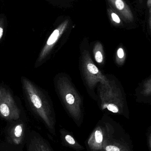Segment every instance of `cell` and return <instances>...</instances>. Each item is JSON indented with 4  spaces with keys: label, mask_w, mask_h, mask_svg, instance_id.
I'll use <instances>...</instances> for the list:
<instances>
[{
    "label": "cell",
    "mask_w": 151,
    "mask_h": 151,
    "mask_svg": "<svg viewBox=\"0 0 151 151\" xmlns=\"http://www.w3.org/2000/svg\"><path fill=\"white\" fill-rule=\"evenodd\" d=\"M81 70L83 81L89 90H93L98 83L110 85L105 76L102 74L92 61L87 49L81 47Z\"/></svg>",
    "instance_id": "1"
},
{
    "label": "cell",
    "mask_w": 151,
    "mask_h": 151,
    "mask_svg": "<svg viewBox=\"0 0 151 151\" xmlns=\"http://www.w3.org/2000/svg\"><path fill=\"white\" fill-rule=\"evenodd\" d=\"M56 87L64 105L70 111H79L83 105L82 100L70 80L65 76H59Z\"/></svg>",
    "instance_id": "2"
},
{
    "label": "cell",
    "mask_w": 151,
    "mask_h": 151,
    "mask_svg": "<svg viewBox=\"0 0 151 151\" xmlns=\"http://www.w3.org/2000/svg\"><path fill=\"white\" fill-rule=\"evenodd\" d=\"M23 88L30 105L40 113L44 114L52 104L44 93L32 82L25 77L22 79Z\"/></svg>",
    "instance_id": "3"
},
{
    "label": "cell",
    "mask_w": 151,
    "mask_h": 151,
    "mask_svg": "<svg viewBox=\"0 0 151 151\" xmlns=\"http://www.w3.org/2000/svg\"><path fill=\"white\" fill-rule=\"evenodd\" d=\"M70 23L69 19H65L53 31L49 37L44 47L42 50L38 58L37 63H40L48 55L53 47H55L56 43L62 37L64 32L68 27Z\"/></svg>",
    "instance_id": "4"
},
{
    "label": "cell",
    "mask_w": 151,
    "mask_h": 151,
    "mask_svg": "<svg viewBox=\"0 0 151 151\" xmlns=\"http://www.w3.org/2000/svg\"><path fill=\"white\" fill-rule=\"evenodd\" d=\"M0 112L5 117L17 116L18 108L9 91L0 87Z\"/></svg>",
    "instance_id": "5"
},
{
    "label": "cell",
    "mask_w": 151,
    "mask_h": 151,
    "mask_svg": "<svg viewBox=\"0 0 151 151\" xmlns=\"http://www.w3.org/2000/svg\"><path fill=\"white\" fill-rule=\"evenodd\" d=\"M110 7L127 23H131L135 19L134 15L128 4L124 0H107Z\"/></svg>",
    "instance_id": "6"
},
{
    "label": "cell",
    "mask_w": 151,
    "mask_h": 151,
    "mask_svg": "<svg viewBox=\"0 0 151 151\" xmlns=\"http://www.w3.org/2000/svg\"><path fill=\"white\" fill-rule=\"evenodd\" d=\"M107 12L109 19L114 25L119 26L122 24L123 20L122 19L110 6L107 8Z\"/></svg>",
    "instance_id": "7"
},
{
    "label": "cell",
    "mask_w": 151,
    "mask_h": 151,
    "mask_svg": "<svg viewBox=\"0 0 151 151\" xmlns=\"http://www.w3.org/2000/svg\"><path fill=\"white\" fill-rule=\"evenodd\" d=\"M95 58L96 62L98 63H103L104 60L103 56V50L102 46L100 43H98L96 45L95 48Z\"/></svg>",
    "instance_id": "8"
},
{
    "label": "cell",
    "mask_w": 151,
    "mask_h": 151,
    "mask_svg": "<svg viewBox=\"0 0 151 151\" xmlns=\"http://www.w3.org/2000/svg\"><path fill=\"white\" fill-rule=\"evenodd\" d=\"M95 138L96 141L98 143H100L103 141V134L102 132L99 130H96L95 133Z\"/></svg>",
    "instance_id": "9"
},
{
    "label": "cell",
    "mask_w": 151,
    "mask_h": 151,
    "mask_svg": "<svg viewBox=\"0 0 151 151\" xmlns=\"http://www.w3.org/2000/svg\"><path fill=\"white\" fill-rule=\"evenodd\" d=\"M4 18H0V41L2 38L4 31Z\"/></svg>",
    "instance_id": "10"
},
{
    "label": "cell",
    "mask_w": 151,
    "mask_h": 151,
    "mask_svg": "<svg viewBox=\"0 0 151 151\" xmlns=\"http://www.w3.org/2000/svg\"><path fill=\"white\" fill-rule=\"evenodd\" d=\"M22 129L20 126H17L15 129V134L17 137H19L22 134Z\"/></svg>",
    "instance_id": "11"
},
{
    "label": "cell",
    "mask_w": 151,
    "mask_h": 151,
    "mask_svg": "<svg viewBox=\"0 0 151 151\" xmlns=\"http://www.w3.org/2000/svg\"><path fill=\"white\" fill-rule=\"evenodd\" d=\"M117 56L120 59H122L124 58V50L122 48H119L117 50Z\"/></svg>",
    "instance_id": "12"
},
{
    "label": "cell",
    "mask_w": 151,
    "mask_h": 151,
    "mask_svg": "<svg viewBox=\"0 0 151 151\" xmlns=\"http://www.w3.org/2000/svg\"><path fill=\"white\" fill-rule=\"evenodd\" d=\"M65 139L66 141L70 144L74 145L75 143V140L73 139V137L69 135H67L65 136Z\"/></svg>",
    "instance_id": "13"
},
{
    "label": "cell",
    "mask_w": 151,
    "mask_h": 151,
    "mask_svg": "<svg viewBox=\"0 0 151 151\" xmlns=\"http://www.w3.org/2000/svg\"><path fill=\"white\" fill-rule=\"evenodd\" d=\"M106 151H120L119 149L116 146L109 145L106 148Z\"/></svg>",
    "instance_id": "14"
},
{
    "label": "cell",
    "mask_w": 151,
    "mask_h": 151,
    "mask_svg": "<svg viewBox=\"0 0 151 151\" xmlns=\"http://www.w3.org/2000/svg\"><path fill=\"white\" fill-rule=\"evenodd\" d=\"M149 23L151 29V7L150 9V12H149Z\"/></svg>",
    "instance_id": "15"
},
{
    "label": "cell",
    "mask_w": 151,
    "mask_h": 151,
    "mask_svg": "<svg viewBox=\"0 0 151 151\" xmlns=\"http://www.w3.org/2000/svg\"><path fill=\"white\" fill-rule=\"evenodd\" d=\"M147 6L149 9L151 7V0H147Z\"/></svg>",
    "instance_id": "16"
},
{
    "label": "cell",
    "mask_w": 151,
    "mask_h": 151,
    "mask_svg": "<svg viewBox=\"0 0 151 151\" xmlns=\"http://www.w3.org/2000/svg\"><path fill=\"white\" fill-rule=\"evenodd\" d=\"M137 1H138V2H139V3L142 4L144 2V1H146V0H137Z\"/></svg>",
    "instance_id": "17"
}]
</instances>
